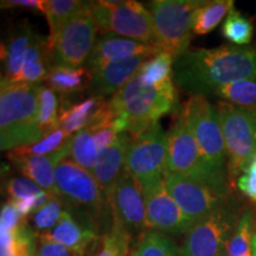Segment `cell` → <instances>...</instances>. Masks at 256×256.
I'll use <instances>...</instances> for the list:
<instances>
[{
	"mask_svg": "<svg viewBox=\"0 0 256 256\" xmlns=\"http://www.w3.org/2000/svg\"><path fill=\"white\" fill-rule=\"evenodd\" d=\"M176 81L191 95H212L220 86L256 81V46L188 50L174 60Z\"/></svg>",
	"mask_w": 256,
	"mask_h": 256,
	"instance_id": "cell-1",
	"label": "cell"
},
{
	"mask_svg": "<svg viewBox=\"0 0 256 256\" xmlns=\"http://www.w3.org/2000/svg\"><path fill=\"white\" fill-rule=\"evenodd\" d=\"M110 104L118 133H128L136 138L174 110L177 90L174 81L150 86L136 74L121 90L112 96Z\"/></svg>",
	"mask_w": 256,
	"mask_h": 256,
	"instance_id": "cell-2",
	"label": "cell"
},
{
	"mask_svg": "<svg viewBox=\"0 0 256 256\" xmlns=\"http://www.w3.org/2000/svg\"><path fill=\"white\" fill-rule=\"evenodd\" d=\"M38 92L40 84L2 80L0 147L2 151H12L46 138L38 121Z\"/></svg>",
	"mask_w": 256,
	"mask_h": 256,
	"instance_id": "cell-3",
	"label": "cell"
},
{
	"mask_svg": "<svg viewBox=\"0 0 256 256\" xmlns=\"http://www.w3.org/2000/svg\"><path fill=\"white\" fill-rule=\"evenodd\" d=\"M56 190L66 206L90 215L100 232L104 235L110 230L113 223L110 200L90 171L64 159L56 168Z\"/></svg>",
	"mask_w": 256,
	"mask_h": 256,
	"instance_id": "cell-4",
	"label": "cell"
},
{
	"mask_svg": "<svg viewBox=\"0 0 256 256\" xmlns=\"http://www.w3.org/2000/svg\"><path fill=\"white\" fill-rule=\"evenodd\" d=\"M241 202L232 196L185 235L182 256H228L229 243L242 214Z\"/></svg>",
	"mask_w": 256,
	"mask_h": 256,
	"instance_id": "cell-5",
	"label": "cell"
},
{
	"mask_svg": "<svg viewBox=\"0 0 256 256\" xmlns=\"http://www.w3.org/2000/svg\"><path fill=\"white\" fill-rule=\"evenodd\" d=\"M226 153L230 183L241 177L256 156V113L226 101L216 104Z\"/></svg>",
	"mask_w": 256,
	"mask_h": 256,
	"instance_id": "cell-6",
	"label": "cell"
},
{
	"mask_svg": "<svg viewBox=\"0 0 256 256\" xmlns=\"http://www.w3.org/2000/svg\"><path fill=\"white\" fill-rule=\"evenodd\" d=\"M202 0H154L148 2L156 46L177 58L188 50L194 14Z\"/></svg>",
	"mask_w": 256,
	"mask_h": 256,
	"instance_id": "cell-7",
	"label": "cell"
},
{
	"mask_svg": "<svg viewBox=\"0 0 256 256\" xmlns=\"http://www.w3.org/2000/svg\"><path fill=\"white\" fill-rule=\"evenodd\" d=\"M90 11L102 34H115L145 44H154V28L151 12L134 0L90 2Z\"/></svg>",
	"mask_w": 256,
	"mask_h": 256,
	"instance_id": "cell-8",
	"label": "cell"
},
{
	"mask_svg": "<svg viewBox=\"0 0 256 256\" xmlns=\"http://www.w3.org/2000/svg\"><path fill=\"white\" fill-rule=\"evenodd\" d=\"M183 113L196 138L203 158L211 168L226 170V144L217 108L204 95H191L185 102Z\"/></svg>",
	"mask_w": 256,
	"mask_h": 256,
	"instance_id": "cell-9",
	"label": "cell"
},
{
	"mask_svg": "<svg viewBox=\"0 0 256 256\" xmlns=\"http://www.w3.org/2000/svg\"><path fill=\"white\" fill-rule=\"evenodd\" d=\"M98 26L92 16L90 2L70 18L58 31L52 46L54 66L81 68L96 44Z\"/></svg>",
	"mask_w": 256,
	"mask_h": 256,
	"instance_id": "cell-10",
	"label": "cell"
},
{
	"mask_svg": "<svg viewBox=\"0 0 256 256\" xmlns=\"http://www.w3.org/2000/svg\"><path fill=\"white\" fill-rule=\"evenodd\" d=\"M168 158V133L156 122L139 136L132 138L128 147L124 168L142 186L164 178Z\"/></svg>",
	"mask_w": 256,
	"mask_h": 256,
	"instance_id": "cell-11",
	"label": "cell"
},
{
	"mask_svg": "<svg viewBox=\"0 0 256 256\" xmlns=\"http://www.w3.org/2000/svg\"><path fill=\"white\" fill-rule=\"evenodd\" d=\"M113 220L120 223L130 235L148 230L142 188L124 168L108 194Z\"/></svg>",
	"mask_w": 256,
	"mask_h": 256,
	"instance_id": "cell-12",
	"label": "cell"
},
{
	"mask_svg": "<svg viewBox=\"0 0 256 256\" xmlns=\"http://www.w3.org/2000/svg\"><path fill=\"white\" fill-rule=\"evenodd\" d=\"M142 188L148 229L174 236L186 235L194 223L185 215L170 194L164 178L156 179Z\"/></svg>",
	"mask_w": 256,
	"mask_h": 256,
	"instance_id": "cell-13",
	"label": "cell"
},
{
	"mask_svg": "<svg viewBox=\"0 0 256 256\" xmlns=\"http://www.w3.org/2000/svg\"><path fill=\"white\" fill-rule=\"evenodd\" d=\"M164 180L170 194L194 223L210 215L232 196H224L215 188L185 176L165 174Z\"/></svg>",
	"mask_w": 256,
	"mask_h": 256,
	"instance_id": "cell-14",
	"label": "cell"
},
{
	"mask_svg": "<svg viewBox=\"0 0 256 256\" xmlns=\"http://www.w3.org/2000/svg\"><path fill=\"white\" fill-rule=\"evenodd\" d=\"M100 234L98 224L90 215L66 206L55 228L38 235L60 243L78 256H84L100 240Z\"/></svg>",
	"mask_w": 256,
	"mask_h": 256,
	"instance_id": "cell-15",
	"label": "cell"
},
{
	"mask_svg": "<svg viewBox=\"0 0 256 256\" xmlns=\"http://www.w3.org/2000/svg\"><path fill=\"white\" fill-rule=\"evenodd\" d=\"M162 50L154 44H145L140 42L124 38L115 34H102L100 40L96 42L94 49L86 63L87 68L94 74L108 66V64L122 60L133 56H146L152 58L158 55Z\"/></svg>",
	"mask_w": 256,
	"mask_h": 256,
	"instance_id": "cell-16",
	"label": "cell"
},
{
	"mask_svg": "<svg viewBox=\"0 0 256 256\" xmlns=\"http://www.w3.org/2000/svg\"><path fill=\"white\" fill-rule=\"evenodd\" d=\"M72 138L66 140V144L58 151L44 156H20L8 154L10 162L18 168L24 177L34 182L40 188L46 191L52 196H58L56 190V168L60 162L66 159L70 154Z\"/></svg>",
	"mask_w": 256,
	"mask_h": 256,
	"instance_id": "cell-17",
	"label": "cell"
},
{
	"mask_svg": "<svg viewBox=\"0 0 256 256\" xmlns=\"http://www.w3.org/2000/svg\"><path fill=\"white\" fill-rule=\"evenodd\" d=\"M150 57L133 56L130 58L110 63L98 72L92 74V80L89 90L96 96H113L121 90Z\"/></svg>",
	"mask_w": 256,
	"mask_h": 256,
	"instance_id": "cell-18",
	"label": "cell"
},
{
	"mask_svg": "<svg viewBox=\"0 0 256 256\" xmlns=\"http://www.w3.org/2000/svg\"><path fill=\"white\" fill-rule=\"evenodd\" d=\"M132 136L128 133H121L110 147L98 153V160L92 174L104 194H110L112 188L124 168L128 147Z\"/></svg>",
	"mask_w": 256,
	"mask_h": 256,
	"instance_id": "cell-19",
	"label": "cell"
},
{
	"mask_svg": "<svg viewBox=\"0 0 256 256\" xmlns=\"http://www.w3.org/2000/svg\"><path fill=\"white\" fill-rule=\"evenodd\" d=\"M106 104V98L92 95L75 104L62 106L58 118L60 128L66 136L72 138L75 133L90 126Z\"/></svg>",
	"mask_w": 256,
	"mask_h": 256,
	"instance_id": "cell-20",
	"label": "cell"
},
{
	"mask_svg": "<svg viewBox=\"0 0 256 256\" xmlns=\"http://www.w3.org/2000/svg\"><path fill=\"white\" fill-rule=\"evenodd\" d=\"M52 66V46L49 38L34 32L24 60L20 83L38 84L46 80Z\"/></svg>",
	"mask_w": 256,
	"mask_h": 256,
	"instance_id": "cell-21",
	"label": "cell"
},
{
	"mask_svg": "<svg viewBox=\"0 0 256 256\" xmlns=\"http://www.w3.org/2000/svg\"><path fill=\"white\" fill-rule=\"evenodd\" d=\"M34 34L28 22L14 28L8 46L5 48V52H2V60H5V78L2 80L10 83H20L24 60Z\"/></svg>",
	"mask_w": 256,
	"mask_h": 256,
	"instance_id": "cell-22",
	"label": "cell"
},
{
	"mask_svg": "<svg viewBox=\"0 0 256 256\" xmlns=\"http://www.w3.org/2000/svg\"><path fill=\"white\" fill-rule=\"evenodd\" d=\"M92 75L86 66L70 68L63 66H52L46 75V86L63 98L81 94L90 88Z\"/></svg>",
	"mask_w": 256,
	"mask_h": 256,
	"instance_id": "cell-23",
	"label": "cell"
},
{
	"mask_svg": "<svg viewBox=\"0 0 256 256\" xmlns=\"http://www.w3.org/2000/svg\"><path fill=\"white\" fill-rule=\"evenodd\" d=\"M130 256H182V250L168 234L148 229L140 234Z\"/></svg>",
	"mask_w": 256,
	"mask_h": 256,
	"instance_id": "cell-24",
	"label": "cell"
},
{
	"mask_svg": "<svg viewBox=\"0 0 256 256\" xmlns=\"http://www.w3.org/2000/svg\"><path fill=\"white\" fill-rule=\"evenodd\" d=\"M2 256H36L38 234L26 223L14 232H0Z\"/></svg>",
	"mask_w": 256,
	"mask_h": 256,
	"instance_id": "cell-25",
	"label": "cell"
},
{
	"mask_svg": "<svg viewBox=\"0 0 256 256\" xmlns=\"http://www.w3.org/2000/svg\"><path fill=\"white\" fill-rule=\"evenodd\" d=\"M234 8L232 0H212L204 2L194 14L192 32L198 36L208 34L216 28Z\"/></svg>",
	"mask_w": 256,
	"mask_h": 256,
	"instance_id": "cell-26",
	"label": "cell"
},
{
	"mask_svg": "<svg viewBox=\"0 0 256 256\" xmlns=\"http://www.w3.org/2000/svg\"><path fill=\"white\" fill-rule=\"evenodd\" d=\"M255 212L252 208L243 209L229 243L228 256H252V243L256 234Z\"/></svg>",
	"mask_w": 256,
	"mask_h": 256,
	"instance_id": "cell-27",
	"label": "cell"
},
{
	"mask_svg": "<svg viewBox=\"0 0 256 256\" xmlns=\"http://www.w3.org/2000/svg\"><path fill=\"white\" fill-rule=\"evenodd\" d=\"M87 2L80 0H46L44 16L46 17L50 28V44L55 40L58 31L70 18H72Z\"/></svg>",
	"mask_w": 256,
	"mask_h": 256,
	"instance_id": "cell-28",
	"label": "cell"
},
{
	"mask_svg": "<svg viewBox=\"0 0 256 256\" xmlns=\"http://www.w3.org/2000/svg\"><path fill=\"white\" fill-rule=\"evenodd\" d=\"M212 95L220 98V101L229 102L256 113V81L254 80L220 86Z\"/></svg>",
	"mask_w": 256,
	"mask_h": 256,
	"instance_id": "cell-29",
	"label": "cell"
},
{
	"mask_svg": "<svg viewBox=\"0 0 256 256\" xmlns=\"http://www.w3.org/2000/svg\"><path fill=\"white\" fill-rule=\"evenodd\" d=\"M98 150L89 128L80 130L72 136L70 156L72 160L81 168L92 171L98 160Z\"/></svg>",
	"mask_w": 256,
	"mask_h": 256,
	"instance_id": "cell-30",
	"label": "cell"
},
{
	"mask_svg": "<svg viewBox=\"0 0 256 256\" xmlns=\"http://www.w3.org/2000/svg\"><path fill=\"white\" fill-rule=\"evenodd\" d=\"M176 58L168 52H159L147 60L140 68L138 75L146 84L158 86L172 81Z\"/></svg>",
	"mask_w": 256,
	"mask_h": 256,
	"instance_id": "cell-31",
	"label": "cell"
},
{
	"mask_svg": "<svg viewBox=\"0 0 256 256\" xmlns=\"http://www.w3.org/2000/svg\"><path fill=\"white\" fill-rule=\"evenodd\" d=\"M58 100L56 92L46 86H40L38 92V121L44 136L60 128Z\"/></svg>",
	"mask_w": 256,
	"mask_h": 256,
	"instance_id": "cell-32",
	"label": "cell"
},
{
	"mask_svg": "<svg viewBox=\"0 0 256 256\" xmlns=\"http://www.w3.org/2000/svg\"><path fill=\"white\" fill-rule=\"evenodd\" d=\"M252 32H254V28H252V22L234 6L223 23V36L232 42L234 46H249L252 42Z\"/></svg>",
	"mask_w": 256,
	"mask_h": 256,
	"instance_id": "cell-33",
	"label": "cell"
},
{
	"mask_svg": "<svg viewBox=\"0 0 256 256\" xmlns=\"http://www.w3.org/2000/svg\"><path fill=\"white\" fill-rule=\"evenodd\" d=\"M69 138L66 136L63 130L57 128L55 132L42 139L40 142L31 144V145L18 147L10 151V154L20 156H44L55 153L66 144Z\"/></svg>",
	"mask_w": 256,
	"mask_h": 256,
	"instance_id": "cell-34",
	"label": "cell"
},
{
	"mask_svg": "<svg viewBox=\"0 0 256 256\" xmlns=\"http://www.w3.org/2000/svg\"><path fill=\"white\" fill-rule=\"evenodd\" d=\"M130 234L113 220L112 226L102 238V248L98 256H127L130 250Z\"/></svg>",
	"mask_w": 256,
	"mask_h": 256,
	"instance_id": "cell-35",
	"label": "cell"
},
{
	"mask_svg": "<svg viewBox=\"0 0 256 256\" xmlns=\"http://www.w3.org/2000/svg\"><path fill=\"white\" fill-rule=\"evenodd\" d=\"M63 206H66V204L62 198L57 196L52 197L46 206H42L32 215V226L37 230L38 234L46 232L55 228L64 212Z\"/></svg>",
	"mask_w": 256,
	"mask_h": 256,
	"instance_id": "cell-36",
	"label": "cell"
},
{
	"mask_svg": "<svg viewBox=\"0 0 256 256\" xmlns=\"http://www.w3.org/2000/svg\"><path fill=\"white\" fill-rule=\"evenodd\" d=\"M37 184L28 179L26 177H14L6 184V192H8V200H18L28 196H37L43 192Z\"/></svg>",
	"mask_w": 256,
	"mask_h": 256,
	"instance_id": "cell-37",
	"label": "cell"
},
{
	"mask_svg": "<svg viewBox=\"0 0 256 256\" xmlns=\"http://www.w3.org/2000/svg\"><path fill=\"white\" fill-rule=\"evenodd\" d=\"M25 223L26 220L11 200L2 206L0 215V232H14Z\"/></svg>",
	"mask_w": 256,
	"mask_h": 256,
	"instance_id": "cell-38",
	"label": "cell"
},
{
	"mask_svg": "<svg viewBox=\"0 0 256 256\" xmlns=\"http://www.w3.org/2000/svg\"><path fill=\"white\" fill-rule=\"evenodd\" d=\"M238 188L244 196L256 200V156L238 179Z\"/></svg>",
	"mask_w": 256,
	"mask_h": 256,
	"instance_id": "cell-39",
	"label": "cell"
},
{
	"mask_svg": "<svg viewBox=\"0 0 256 256\" xmlns=\"http://www.w3.org/2000/svg\"><path fill=\"white\" fill-rule=\"evenodd\" d=\"M36 256H78L60 243L38 235V244Z\"/></svg>",
	"mask_w": 256,
	"mask_h": 256,
	"instance_id": "cell-40",
	"label": "cell"
},
{
	"mask_svg": "<svg viewBox=\"0 0 256 256\" xmlns=\"http://www.w3.org/2000/svg\"><path fill=\"white\" fill-rule=\"evenodd\" d=\"M44 5H46V0H6V2H2V8H23L34 10L42 14H44Z\"/></svg>",
	"mask_w": 256,
	"mask_h": 256,
	"instance_id": "cell-41",
	"label": "cell"
},
{
	"mask_svg": "<svg viewBox=\"0 0 256 256\" xmlns=\"http://www.w3.org/2000/svg\"><path fill=\"white\" fill-rule=\"evenodd\" d=\"M252 256H256V234L254 235L252 243Z\"/></svg>",
	"mask_w": 256,
	"mask_h": 256,
	"instance_id": "cell-42",
	"label": "cell"
}]
</instances>
